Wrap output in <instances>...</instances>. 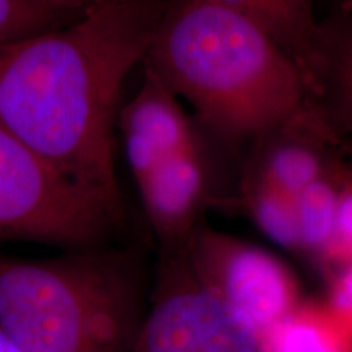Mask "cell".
<instances>
[{"label": "cell", "instance_id": "obj_20", "mask_svg": "<svg viewBox=\"0 0 352 352\" xmlns=\"http://www.w3.org/2000/svg\"><path fill=\"white\" fill-rule=\"evenodd\" d=\"M341 153L344 157L347 166L352 171V139H342L341 140Z\"/></svg>", "mask_w": 352, "mask_h": 352}, {"label": "cell", "instance_id": "obj_17", "mask_svg": "<svg viewBox=\"0 0 352 352\" xmlns=\"http://www.w3.org/2000/svg\"><path fill=\"white\" fill-rule=\"evenodd\" d=\"M327 308L352 342V263L344 264V270L334 280Z\"/></svg>", "mask_w": 352, "mask_h": 352}, {"label": "cell", "instance_id": "obj_14", "mask_svg": "<svg viewBox=\"0 0 352 352\" xmlns=\"http://www.w3.org/2000/svg\"><path fill=\"white\" fill-rule=\"evenodd\" d=\"M241 202L259 230L289 252H300L296 197L261 179L243 178Z\"/></svg>", "mask_w": 352, "mask_h": 352}, {"label": "cell", "instance_id": "obj_3", "mask_svg": "<svg viewBox=\"0 0 352 352\" xmlns=\"http://www.w3.org/2000/svg\"><path fill=\"white\" fill-rule=\"evenodd\" d=\"M148 302L127 253L0 254V331L26 352H131Z\"/></svg>", "mask_w": 352, "mask_h": 352}, {"label": "cell", "instance_id": "obj_7", "mask_svg": "<svg viewBox=\"0 0 352 352\" xmlns=\"http://www.w3.org/2000/svg\"><path fill=\"white\" fill-rule=\"evenodd\" d=\"M341 139L310 104L253 139L243 178L261 179L296 197L340 162Z\"/></svg>", "mask_w": 352, "mask_h": 352}, {"label": "cell", "instance_id": "obj_4", "mask_svg": "<svg viewBox=\"0 0 352 352\" xmlns=\"http://www.w3.org/2000/svg\"><path fill=\"white\" fill-rule=\"evenodd\" d=\"M122 217L0 127V241L100 248Z\"/></svg>", "mask_w": 352, "mask_h": 352}, {"label": "cell", "instance_id": "obj_9", "mask_svg": "<svg viewBox=\"0 0 352 352\" xmlns=\"http://www.w3.org/2000/svg\"><path fill=\"white\" fill-rule=\"evenodd\" d=\"M148 222L166 252L186 243L208 201V166L201 145L179 152L135 179Z\"/></svg>", "mask_w": 352, "mask_h": 352}, {"label": "cell", "instance_id": "obj_11", "mask_svg": "<svg viewBox=\"0 0 352 352\" xmlns=\"http://www.w3.org/2000/svg\"><path fill=\"white\" fill-rule=\"evenodd\" d=\"M254 21L283 47L305 80L320 21L314 0H215ZM307 90V88H305Z\"/></svg>", "mask_w": 352, "mask_h": 352}, {"label": "cell", "instance_id": "obj_2", "mask_svg": "<svg viewBox=\"0 0 352 352\" xmlns=\"http://www.w3.org/2000/svg\"><path fill=\"white\" fill-rule=\"evenodd\" d=\"M142 64L226 139H256L307 103L283 47L215 0H168Z\"/></svg>", "mask_w": 352, "mask_h": 352}, {"label": "cell", "instance_id": "obj_10", "mask_svg": "<svg viewBox=\"0 0 352 352\" xmlns=\"http://www.w3.org/2000/svg\"><path fill=\"white\" fill-rule=\"evenodd\" d=\"M305 88L308 104L336 138L352 139V15L320 21Z\"/></svg>", "mask_w": 352, "mask_h": 352}, {"label": "cell", "instance_id": "obj_13", "mask_svg": "<svg viewBox=\"0 0 352 352\" xmlns=\"http://www.w3.org/2000/svg\"><path fill=\"white\" fill-rule=\"evenodd\" d=\"M346 176V162L341 158L333 168L308 184L296 196L298 235L302 253L329 259L336 232L338 204Z\"/></svg>", "mask_w": 352, "mask_h": 352}, {"label": "cell", "instance_id": "obj_18", "mask_svg": "<svg viewBox=\"0 0 352 352\" xmlns=\"http://www.w3.org/2000/svg\"><path fill=\"white\" fill-rule=\"evenodd\" d=\"M52 6L60 8L63 12L72 13V15H80L95 3L101 2V0H50Z\"/></svg>", "mask_w": 352, "mask_h": 352}, {"label": "cell", "instance_id": "obj_19", "mask_svg": "<svg viewBox=\"0 0 352 352\" xmlns=\"http://www.w3.org/2000/svg\"><path fill=\"white\" fill-rule=\"evenodd\" d=\"M0 352H26L21 349L20 346H16L10 338H7L6 334L0 331Z\"/></svg>", "mask_w": 352, "mask_h": 352}, {"label": "cell", "instance_id": "obj_8", "mask_svg": "<svg viewBox=\"0 0 352 352\" xmlns=\"http://www.w3.org/2000/svg\"><path fill=\"white\" fill-rule=\"evenodd\" d=\"M116 126L134 182L166 158L199 145L178 96L145 64L139 90L120 109Z\"/></svg>", "mask_w": 352, "mask_h": 352}, {"label": "cell", "instance_id": "obj_16", "mask_svg": "<svg viewBox=\"0 0 352 352\" xmlns=\"http://www.w3.org/2000/svg\"><path fill=\"white\" fill-rule=\"evenodd\" d=\"M329 259H340V261H344V264L352 263V171L347 164L344 182H342L340 192L336 232H334L333 250Z\"/></svg>", "mask_w": 352, "mask_h": 352}, {"label": "cell", "instance_id": "obj_15", "mask_svg": "<svg viewBox=\"0 0 352 352\" xmlns=\"http://www.w3.org/2000/svg\"><path fill=\"white\" fill-rule=\"evenodd\" d=\"M77 16L54 7L50 0H0V44L47 32Z\"/></svg>", "mask_w": 352, "mask_h": 352}, {"label": "cell", "instance_id": "obj_12", "mask_svg": "<svg viewBox=\"0 0 352 352\" xmlns=\"http://www.w3.org/2000/svg\"><path fill=\"white\" fill-rule=\"evenodd\" d=\"M259 352H352V342L327 305L300 302L261 334Z\"/></svg>", "mask_w": 352, "mask_h": 352}, {"label": "cell", "instance_id": "obj_6", "mask_svg": "<svg viewBox=\"0 0 352 352\" xmlns=\"http://www.w3.org/2000/svg\"><path fill=\"white\" fill-rule=\"evenodd\" d=\"M179 248L196 279L250 321L259 336L300 303L292 272L259 246L196 227Z\"/></svg>", "mask_w": 352, "mask_h": 352}, {"label": "cell", "instance_id": "obj_5", "mask_svg": "<svg viewBox=\"0 0 352 352\" xmlns=\"http://www.w3.org/2000/svg\"><path fill=\"white\" fill-rule=\"evenodd\" d=\"M131 352H259V333L171 250Z\"/></svg>", "mask_w": 352, "mask_h": 352}, {"label": "cell", "instance_id": "obj_1", "mask_svg": "<svg viewBox=\"0 0 352 352\" xmlns=\"http://www.w3.org/2000/svg\"><path fill=\"white\" fill-rule=\"evenodd\" d=\"M166 2L101 0L63 26L0 44V127L118 212V100Z\"/></svg>", "mask_w": 352, "mask_h": 352}]
</instances>
